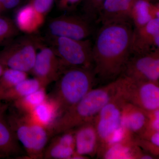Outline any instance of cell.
<instances>
[{
    "label": "cell",
    "mask_w": 159,
    "mask_h": 159,
    "mask_svg": "<svg viewBox=\"0 0 159 159\" xmlns=\"http://www.w3.org/2000/svg\"><path fill=\"white\" fill-rule=\"evenodd\" d=\"M134 0H105L96 22L131 21L130 15Z\"/></svg>",
    "instance_id": "2e32d148"
},
{
    "label": "cell",
    "mask_w": 159,
    "mask_h": 159,
    "mask_svg": "<svg viewBox=\"0 0 159 159\" xmlns=\"http://www.w3.org/2000/svg\"><path fill=\"white\" fill-rule=\"evenodd\" d=\"M5 68H5L2 64L0 63V77L2 76L3 71L5 70Z\"/></svg>",
    "instance_id": "836d02e7"
},
{
    "label": "cell",
    "mask_w": 159,
    "mask_h": 159,
    "mask_svg": "<svg viewBox=\"0 0 159 159\" xmlns=\"http://www.w3.org/2000/svg\"><path fill=\"white\" fill-rule=\"evenodd\" d=\"M28 78L25 72L6 68L0 77V94Z\"/></svg>",
    "instance_id": "cb8c5ba5"
},
{
    "label": "cell",
    "mask_w": 159,
    "mask_h": 159,
    "mask_svg": "<svg viewBox=\"0 0 159 159\" xmlns=\"http://www.w3.org/2000/svg\"><path fill=\"white\" fill-rule=\"evenodd\" d=\"M44 41L35 34L16 37L0 52V63L5 68L30 73L38 50L44 45Z\"/></svg>",
    "instance_id": "5b68a950"
},
{
    "label": "cell",
    "mask_w": 159,
    "mask_h": 159,
    "mask_svg": "<svg viewBox=\"0 0 159 159\" xmlns=\"http://www.w3.org/2000/svg\"><path fill=\"white\" fill-rule=\"evenodd\" d=\"M21 150L14 132L7 121L0 117V156L17 155Z\"/></svg>",
    "instance_id": "ffe728a7"
},
{
    "label": "cell",
    "mask_w": 159,
    "mask_h": 159,
    "mask_svg": "<svg viewBox=\"0 0 159 159\" xmlns=\"http://www.w3.org/2000/svg\"><path fill=\"white\" fill-rule=\"evenodd\" d=\"M159 49V18L133 30L131 55H142Z\"/></svg>",
    "instance_id": "7c38bea8"
},
{
    "label": "cell",
    "mask_w": 159,
    "mask_h": 159,
    "mask_svg": "<svg viewBox=\"0 0 159 159\" xmlns=\"http://www.w3.org/2000/svg\"><path fill=\"white\" fill-rule=\"evenodd\" d=\"M145 152L134 142L133 137L124 136L109 145L99 158L142 159Z\"/></svg>",
    "instance_id": "e0dca14e"
},
{
    "label": "cell",
    "mask_w": 159,
    "mask_h": 159,
    "mask_svg": "<svg viewBox=\"0 0 159 159\" xmlns=\"http://www.w3.org/2000/svg\"><path fill=\"white\" fill-rule=\"evenodd\" d=\"M16 110L8 117L7 123L29 158H43L45 149L51 137L48 129L35 122L29 114Z\"/></svg>",
    "instance_id": "277c9868"
},
{
    "label": "cell",
    "mask_w": 159,
    "mask_h": 159,
    "mask_svg": "<svg viewBox=\"0 0 159 159\" xmlns=\"http://www.w3.org/2000/svg\"><path fill=\"white\" fill-rule=\"evenodd\" d=\"M37 52L34 66L30 73L46 88L57 80L63 70L56 53L50 46L43 45Z\"/></svg>",
    "instance_id": "8fae6325"
},
{
    "label": "cell",
    "mask_w": 159,
    "mask_h": 159,
    "mask_svg": "<svg viewBox=\"0 0 159 159\" xmlns=\"http://www.w3.org/2000/svg\"><path fill=\"white\" fill-rule=\"evenodd\" d=\"M83 0H59L58 8L62 11H70L77 8Z\"/></svg>",
    "instance_id": "f546056e"
},
{
    "label": "cell",
    "mask_w": 159,
    "mask_h": 159,
    "mask_svg": "<svg viewBox=\"0 0 159 159\" xmlns=\"http://www.w3.org/2000/svg\"><path fill=\"white\" fill-rule=\"evenodd\" d=\"M125 100L117 92L115 97L102 107L94 119L99 139L97 157L100 158L107 148L122 137L121 115Z\"/></svg>",
    "instance_id": "8992f818"
},
{
    "label": "cell",
    "mask_w": 159,
    "mask_h": 159,
    "mask_svg": "<svg viewBox=\"0 0 159 159\" xmlns=\"http://www.w3.org/2000/svg\"><path fill=\"white\" fill-rule=\"evenodd\" d=\"M159 18L158 2L149 0H134L131 11L130 19L135 28L142 27L152 20Z\"/></svg>",
    "instance_id": "d6986e66"
},
{
    "label": "cell",
    "mask_w": 159,
    "mask_h": 159,
    "mask_svg": "<svg viewBox=\"0 0 159 159\" xmlns=\"http://www.w3.org/2000/svg\"><path fill=\"white\" fill-rule=\"evenodd\" d=\"M56 0H29V3L39 13L45 16L50 12Z\"/></svg>",
    "instance_id": "83f0119b"
},
{
    "label": "cell",
    "mask_w": 159,
    "mask_h": 159,
    "mask_svg": "<svg viewBox=\"0 0 159 159\" xmlns=\"http://www.w3.org/2000/svg\"><path fill=\"white\" fill-rule=\"evenodd\" d=\"M119 77L103 86L93 88L79 102L59 116L48 129L53 137L93 120L118 92Z\"/></svg>",
    "instance_id": "7a4b0ae2"
},
{
    "label": "cell",
    "mask_w": 159,
    "mask_h": 159,
    "mask_svg": "<svg viewBox=\"0 0 159 159\" xmlns=\"http://www.w3.org/2000/svg\"><path fill=\"white\" fill-rule=\"evenodd\" d=\"M41 88L43 87L38 80L34 77L31 79L27 78L13 87L0 94V100L14 102L38 90Z\"/></svg>",
    "instance_id": "7402d4cb"
},
{
    "label": "cell",
    "mask_w": 159,
    "mask_h": 159,
    "mask_svg": "<svg viewBox=\"0 0 159 159\" xmlns=\"http://www.w3.org/2000/svg\"><path fill=\"white\" fill-rule=\"evenodd\" d=\"M118 93L126 102L146 111L159 109V84L119 77Z\"/></svg>",
    "instance_id": "ba28073f"
},
{
    "label": "cell",
    "mask_w": 159,
    "mask_h": 159,
    "mask_svg": "<svg viewBox=\"0 0 159 159\" xmlns=\"http://www.w3.org/2000/svg\"><path fill=\"white\" fill-rule=\"evenodd\" d=\"M22 0H6L0 4V11H8L18 7Z\"/></svg>",
    "instance_id": "1f68e13d"
},
{
    "label": "cell",
    "mask_w": 159,
    "mask_h": 159,
    "mask_svg": "<svg viewBox=\"0 0 159 159\" xmlns=\"http://www.w3.org/2000/svg\"><path fill=\"white\" fill-rule=\"evenodd\" d=\"M91 22L84 15L65 14L53 18L47 23L46 38L87 39L93 32Z\"/></svg>",
    "instance_id": "9c48e42d"
},
{
    "label": "cell",
    "mask_w": 159,
    "mask_h": 159,
    "mask_svg": "<svg viewBox=\"0 0 159 159\" xmlns=\"http://www.w3.org/2000/svg\"><path fill=\"white\" fill-rule=\"evenodd\" d=\"M19 31L14 21L0 16V45H6L18 35Z\"/></svg>",
    "instance_id": "d4e9b609"
},
{
    "label": "cell",
    "mask_w": 159,
    "mask_h": 159,
    "mask_svg": "<svg viewBox=\"0 0 159 159\" xmlns=\"http://www.w3.org/2000/svg\"><path fill=\"white\" fill-rule=\"evenodd\" d=\"M133 139L135 143L143 151L150 154L155 157H159V146L139 137L134 136Z\"/></svg>",
    "instance_id": "4316f807"
},
{
    "label": "cell",
    "mask_w": 159,
    "mask_h": 159,
    "mask_svg": "<svg viewBox=\"0 0 159 159\" xmlns=\"http://www.w3.org/2000/svg\"><path fill=\"white\" fill-rule=\"evenodd\" d=\"M146 112L148 117V126L146 129L159 131V109L146 111Z\"/></svg>",
    "instance_id": "f1b7e54d"
},
{
    "label": "cell",
    "mask_w": 159,
    "mask_h": 159,
    "mask_svg": "<svg viewBox=\"0 0 159 159\" xmlns=\"http://www.w3.org/2000/svg\"><path fill=\"white\" fill-rule=\"evenodd\" d=\"M148 123L146 111L125 101L121 115V129L123 135H141L147 128Z\"/></svg>",
    "instance_id": "4fadbf2b"
},
{
    "label": "cell",
    "mask_w": 159,
    "mask_h": 159,
    "mask_svg": "<svg viewBox=\"0 0 159 159\" xmlns=\"http://www.w3.org/2000/svg\"><path fill=\"white\" fill-rule=\"evenodd\" d=\"M105 0H83L84 14L91 22L97 20Z\"/></svg>",
    "instance_id": "484cf974"
},
{
    "label": "cell",
    "mask_w": 159,
    "mask_h": 159,
    "mask_svg": "<svg viewBox=\"0 0 159 159\" xmlns=\"http://www.w3.org/2000/svg\"><path fill=\"white\" fill-rule=\"evenodd\" d=\"M0 157H1V156H0Z\"/></svg>",
    "instance_id": "8d00e7d4"
},
{
    "label": "cell",
    "mask_w": 159,
    "mask_h": 159,
    "mask_svg": "<svg viewBox=\"0 0 159 159\" xmlns=\"http://www.w3.org/2000/svg\"><path fill=\"white\" fill-rule=\"evenodd\" d=\"M45 40L53 48L63 70L80 67L93 70V45L89 39L68 38H46Z\"/></svg>",
    "instance_id": "52a82bcc"
},
{
    "label": "cell",
    "mask_w": 159,
    "mask_h": 159,
    "mask_svg": "<svg viewBox=\"0 0 159 159\" xmlns=\"http://www.w3.org/2000/svg\"><path fill=\"white\" fill-rule=\"evenodd\" d=\"M43 153V158L72 159L75 153L74 129L53 136Z\"/></svg>",
    "instance_id": "9a60e30c"
},
{
    "label": "cell",
    "mask_w": 159,
    "mask_h": 159,
    "mask_svg": "<svg viewBox=\"0 0 159 159\" xmlns=\"http://www.w3.org/2000/svg\"><path fill=\"white\" fill-rule=\"evenodd\" d=\"M150 2H158V0H149Z\"/></svg>",
    "instance_id": "e575fe53"
},
{
    "label": "cell",
    "mask_w": 159,
    "mask_h": 159,
    "mask_svg": "<svg viewBox=\"0 0 159 159\" xmlns=\"http://www.w3.org/2000/svg\"><path fill=\"white\" fill-rule=\"evenodd\" d=\"M2 101L0 100V115H1L2 113L5 111V109L6 107V106L3 105L2 103Z\"/></svg>",
    "instance_id": "d6a6232c"
},
{
    "label": "cell",
    "mask_w": 159,
    "mask_h": 159,
    "mask_svg": "<svg viewBox=\"0 0 159 159\" xmlns=\"http://www.w3.org/2000/svg\"><path fill=\"white\" fill-rule=\"evenodd\" d=\"M47 99L48 96L46 93L45 88H41L38 90L13 102L15 108L29 114L33 109L44 102Z\"/></svg>",
    "instance_id": "603a6c76"
},
{
    "label": "cell",
    "mask_w": 159,
    "mask_h": 159,
    "mask_svg": "<svg viewBox=\"0 0 159 159\" xmlns=\"http://www.w3.org/2000/svg\"><path fill=\"white\" fill-rule=\"evenodd\" d=\"M131 21L102 24L93 46V70L96 78L109 83L121 76L130 57Z\"/></svg>",
    "instance_id": "6da1fadb"
},
{
    "label": "cell",
    "mask_w": 159,
    "mask_h": 159,
    "mask_svg": "<svg viewBox=\"0 0 159 159\" xmlns=\"http://www.w3.org/2000/svg\"><path fill=\"white\" fill-rule=\"evenodd\" d=\"M96 80L93 69L80 67L64 69L55 81L53 93L50 97L48 96L57 105L58 117L94 88Z\"/></svg>",
    "instance_id": "3957f363"
},
{
    "label": "cell",
    "mask_w": 159,
    "mask_h": 159,
    "mask_svg": "<svg viewBox=\"0 0 159 159\" xmlns=\"http://www.w3.org/2000/svg\"><path fill=\"white\" fill-rule=\"evenodd\" d=\"M138 137L146 139L154 145L159 146V131L146 129L143 134Z\"/></svg>",
    "instance_id": "4dcf8cb0"
},
{
    "label": "cell",
    "mask_w": 159,
    "mask_h": 159,
    "mask_svg": "<svg viewBox=\"0 0 159 159\" xmlns=\"http://www.w3.org/2000/svg\"><path fill=\"white\" fill-rule=\"evenodd\" d=\"M121 76L138 81L159 83V49L129 57Z\"/></svg>",
    "instance_id": "30bf717a"
},
{
    "label": "cell",
    "mask_w": 159,
    "mask_h": 159,
    "mask_svg": "<svg viewBox=\"0 0 159 159\" xmlns=\"http://www.w3.org/2000/svg\"><path fill=\"white\" fill-rule=\"evenodd\" d=\"M5 1H6V0H0V4H2V3L5 2Z\"/></svg>",
    "instance_id": "d590c367"
},
{
    "label": "cell",
    "mask_w": 159,
    "mask_h": 159,
    "mask_svg": "<svg viewBox=\"0 0 159 159\" xmlns=\"http://www.w3.org/2000/svg\"><path fill=\"white\" fill-rule=\"evenodd\" d=\"M75 153L90 158L97 155L99 139L94 119L75 129Z\"/></svg>",
    "instance_id": "5bb4252c"
},
{
    "label": "cell",
    "mask_w": 159,
    "mask_h": 159,
    "mask_svg": "<svg viewBox=\"0 0 159 159\" xmlns=\"http://www.w3.org/2000/svg\"><path fill=\"white\" fill-rule=\"evenodd\" d=\"M45 17L28 3L18 9L14 21L19 31L25 34H33L43 25Z\"/></svg>",
    "instance_id": "ac0fdd59"
},
{
    "label": "cell",
    "mask_w": 159,
    "mask_h": 159,
    "mask_svg": "<svg viewBox=\"0 0 159 159\" xmlns=\"http://www.w3.org/2000/svg\"><path fill=\"white\" fill-rule=\"evenodd\" d=\"M29 114L35 122L48 129L58 116V108L55 102L48 97L46 101Z\"/></svg>",
    "instance_id": "44dd1931"
}]
</instances>
